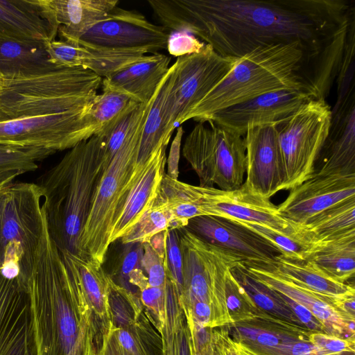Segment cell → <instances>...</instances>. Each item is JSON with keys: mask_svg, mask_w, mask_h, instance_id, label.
<instances>
[{"mask_svg": "<svg viewBox=\"0 0 355 355\" xmlns=\"http://www.w3.org/2000/svg\"><path fill=\"white\" fill-rule=\"evenodd\" d=\"M145 313L131 326L112 329L119 344L130 355H162L161 338Z\"/></svg>", "mask_w": 355, "mask_h": 355, "instance_id": "obj_37", "label": "cell"}, {"mask_svg": "<svg viewBox=\"0 0 355 355\" xmlns=\"http://www.w3.org/2000/svg\"><path fill=\"white\" fill-rule=\"evenodd\" d=\"M139 297L145 314L157 330L164 317L166 286L153 287L148 285L140 292Z\"/></svg>", "mask_w": 355, "mask_h": 355, "instance_id": "obj_47", "label": "cell"}, {"mask_svg": "<svg viewBox=\"0 0 355 355\" xmlns=\"http://www.w3.org/2000/svg\"><path fill=\"white\" fill-rule=\"evenodd\" d=\"M42 200L35 183L13 182L0 211V271L26 288L44 225Z\"/></svg>", "mask_w": 355, "mask_h": 355, "instance_id": "obj_7", "label": "cell"}, {"mask_svg": "<svg viewBox=\"0 0 355 355\" xmlns=\"http://www.w3.org/2000/svg\"><path fill=\"white\" fill-rule=\"evenodd\" d=\"M103 78L81 67L55 65L30 74L5 76L0 85V121L59 114L85 106Z\"/></svg>", "mask_w": 355, "mask_h": 355, "instance_id": "obj_5", "label": "cell"}, {"mask_svg": "<svg viewBox=\"0 0 355 355\" xmlns=\"http://www.w3.org/2000/svg\"><path fill=\"white\" fill-rule=\"evenodd\" d=\"M155 94L103 171L94 195L82 236V248L87 257L102 265L110 245L109 240L114 221L143 165L137 163L141 135Z\"/></svg>", "mask_w": 355, "mask_h": 355, "instance_id": "obj_6", "label": "cell"}, {"mask_svg": "<svg viewBox=\"0 0 355 355\" xmlns=\"http://www.w3.org/2000/svg\"><path fill=\"white\" fill-rule=\"evenodd\" d=\"M171 214L157 198L152 207L120 239L124 245L148 242L158 233L170 230Z\"/></svg>", "mask_w": 355, "mask_h": 355, "instance_id": "obj_39", "label": "cell"}, {"mask_svg": "<svg viewBox=\"0 0 355 355\" xmlns=\"http://www.w3.org/2000/svg\"><path fill=\"white\" fill-rule=\"evenodd\" d=\"M103 146L94 135L69 150L35 183L42 193L49 233L60 252L88 257L82 236L103 173Z\"/></svg>", "mask_w": 355, "mask_h": 355, "instance_id": "obj_4", "label": "cell"}, {"mask_svg": "<svg viewBox=\"0 0 355 355\" xmlns=\"http://www.w3.org/2000/svg\"><path fill=\"white\" fill-rule=\"evenodd\" d=\"M55 65L44 43L0 39V73L3 76L34 73Z\"/></svg>", "mask_w": 355, "mask_h": 355, "instance_id": "obj_32", "label": "cell"}, {"mask_svg": "<svg viewBox=\"0 0 355 355\" xmlns=\"http://www.w3.org/2000/svg\"><path fill=\"white\" fill-rule=\"evenodd\" d=\"M129 245L130 248L124 252L123 256L119 271V283L116 284L130 295L139 297L140 292L149 285L141 263L142 244Z\"/></svg>", "mask_w": 355, "mask_h": 355, "instance_id": "obj_43", "label": "cell"}, {"mask_svg": "<svg viewBox=\"0 0 355 355\" xmlns=\"http://www.w3.org/2000/svg\"><path fill=\"white\" fill-rule=\"evenodd\" d=\"M239 58L223 57L206 44L200 53L177 58L171 66L166 98L167 134L233 69Z\"/></svg>", "mask_w": 355, "mask_h": 355, "instance_id": "obj_11", "label": "cell"}, {"mask_svg": "<svg viewBox=\"0 0 355 355\" xmlns=\"http://www.w3.org/2000/svg\"><path fill=\"white\" fill-rule=\"evenodd\" d=\"M168 143L162 139L139 168L114 221L110 245L120 239L153 205L166 173Z\"/></svg>", "mask_w": 355, "mask_h": 355, "instance_id": "obj_21", "label": "cell"}, {"mask_svg": "<svg viewBox=\"0 0 355 355\" xmlns=\"http://www.w3.org/2000/svg\"><path fill=\"white\" fill-rule=\"evenodd\" d=\"M259 282L304 306L322 324L326 334L355 340V317L338 309L335 301L282 276L271 266L242 263Z\"/></svg>", "mask_w": 355, "mask_h": 355, "instance_id": "obj_16", "label": "cell"}, {"mask_svg": "<svg viewBox=\"0 0 355 355\" xmlns=\"http://www.w3.org/2000/svg\"><path fill=\"white\" fill-rule=\"evenodd\" d=\"M221 355H239L236 345L225 327L218 328Z\"/></svg>", "mask_w": 355, "mask_h": 355, "instance_id": "obj_54", "label": "cell"}, {"mask_svg": "<svg viewBox=\"0 0 355 355\" xmlns=\"http://www.w3.org/2000/svg\"><path fill=\"white\" fill-rule=\"evenodd\" d=\"M146 103H141L133 111L123 116L106 134L99 135L103 139V171L107 168L114 156L123 145L128 134L139 119Z\"/></svg>", "mask_w": 355, "mask_h": 355, "instance_id": "obj_44", "label": "cell"}, {"mask_svg": "<svg viewBox=\"0 0 355 355\" xmlns=\"http://www.w3.org/2000/svg\"><path fill=\"white\" fill-rule=\"evenodd\" d=\"M111 343L114 355H130L124 349H123L115 340L112 331L110 333Z\"/></svg>", "mask_w": 355, "mask_h": 355, "instance_id": "obj_57", "label": "cell"}, {"mask_svg": "<svg viewBox=\"0 0 355 355\" xmlns=\"http://www.w3.org/2000/svg\"><path fill=\"white\" fill-rule=\"evenodd\" d=\"M60 254L72 263L78 275L101 349L104 338L113 328L109 304L111 277L104 270L102 264L89 257L81 258L68 252Z\"/></svg>", "mask_w": 355, "mask_h": 355, "instance_id": "obj_25", "label": "cell"}, {"mask_svg": "<svg viewBox=\"0 0 355 355\" xmlns=\"http://www.w3.org/2000/svg\"><path fill=\"white\" fill-rule=\"evenodd\" d=\"M280 295L283 301L305 329L311 332L325 333L322 324L304 306L282 293H280Z\"/></svg>", "mask_w": 355, "mask_h": 355, "instance_id": "obj_52", "label": "cell"}, {"mask_svg": "<svg viewBox=\"0 0 355 355\" xmlns=\"http://www.w3.org/2000/svg\"><path fill=\"white\" fill-rule=\"evenodd\" d=\"M96 334L91 323L85 324L73 347L67 355H97Z\"/></svg>", "mask_w": 355, "mask_h": 355, "instance_id": "obj_51", "label": "cell"}, {"mask_svg": "<svg viewBox=\"0 0 355 355\" xmlns=\"http://www.w3.org/2000/svg\"><path fill=\"white\" fill-rule=\"evenodd\" d=\"M110 333L104 338L103 345L97 355H114L112 348Z\"/></svg>", "mask_w": 355, "mask_h": 355, "instance_id": "obj_56", "label": "cell"}, {"mask_svg": "<svg viewBox=\"0 0 355 355\" xmlns=\"http://www.w3.org/2000/svg\"><path fill=\"white\" fill-rule=\"evenodd\" d=\"M246 157L245 186L270 198L283 190L286 171L277 124L250 126L244 135Z\"/></svg>", "mask_w": 355, "mask_h": 355, "instance_id": "obj_15", "label": "cell"}, {"mask_svg": "<svg viewBox=\"0 0 355 355\" xmlns=\"http://www.w3.org/2000/svg\"><path fill=\"white\" fill-rule=\"evenodd\" d=\"M272 267L282 276L306 288L329 297L355 295L353 285L338 281L309 261H297L279 255Z\"/></svg>", "mask_w": 355, "mask_h": 355, "instance_id": "obj_30", "label": "cell"}, {"mask_svg": "<svg viewBox=\"0 0 355 355\" xmlns=\"http://www.w3.org/2000/svg\"><path fill=\"white\" fill-rule=\"evenodd\" d=\"M310 99L315 98L304 91L270 92L221 110L207 121L244 136L251 125L280 123Z\"/></svg>", "mask_w": 355, "mask_h": 355, "instance_id": "obj_17", "label": "cell"}, {"mask_svg": "<svg viewBox=\"0 0 355 355\" xmlns=\"http://www.w3.org/2000/svg\"><path fill=\"white\" fill-rule=\"evenodd\" d=\"M160 335L162 355H191L187 318L174 282L168 277L164 317L157 330Z\"/></svg>", "mask_w": 355, "mask_h": 355, "instance_id": "obj_31", "label": "cell"}, {"mask_svg": "<svg viewBox=\"0 0 355 355\" xmlns=\"http://www.w3.org/2000/svg\"><path fill=\"white\" fill-rule=\"evenodd\" d=\"M231 272L258 308L272 316L304 328L283 301L280 293L251 275L242 262L238 261L232 267Z\"/></svg>", "mask_w": 355, "mask_h": 355, "instance_id": "obj_36", "label": "cell"}, {"mask_svg": "<svg viewBox=\"0 0 355 355\" xmlns=\"http://www.w3.org/2000/svg\"><path fill=\"white\" fill-rule=\"evenodd\" d=\"M26 290L37 355H67L93 322L76 270L51 239L46 217Z\"/></svg>", "mask_w": 355, "mask_h": 355, "instance_id": "obj_3", "label": "cell"}, {"mask_svg": "<svg viewBox=\"0 0 355 355\" xmlns=\"http://www.w3.org/2000/svg\"><path fill=\"white\" fill-rule=\"evenodd\" d=\"M169 31L151 23L140 12L117 6L92 26L78 42L104 48L139 50L152 55L166 49Z\"/></svg>", "mask_w": 355, "mask_h": 355, "instance_id": "obj_13", "label": "cell"}, {"mask_svg": "<svg viewBox=\"0 0 355 355\" xmlns=\"http://www.w3.org/2000/svg\"><path fill=\"white\" fill-rule=\"evenodd\" d=\"M187 230L243 263L274 265L280 252L234 220L201 216L188 221Z\"/></svg>", "mask_w": 355, "mask_h": 355, "instance_id": "obj_14", "label": "cell"}, {"mask_svg": "<svg viewBox=\"0 0 355 355\" xmlns=\"http://www.w3.org/2000/svg\"><path fill=\"white\" fill-rule=\"evenodd\" d=\"M184 133L183 128L179 126L175 132V137L171 142L169 154L166 157L167 172L166 174L171 178L178 180L179 161L182 140Z\"/></svg>", "mask_w": 355, "mask_h": 355, "instance_id": "obj_53", "label": "cell"}, {"mask_svg": "<svg viewBox=\"0 0 355 355\" xmlns=\"http://www.w3.org/2000/svg\"><path fill=\"white\" fill-rule=\"evenodd\" d=\"M209 216L266 225L287 234L300 232L299 225L284 218L270 198L252 192L243 184L225 191L205 187Z\"/></svg>", "mask_w": 355, "mask_h": 355, "instance_id": "obj_18", "label": "cell"}, {"mask_svg": "<svg viewBox=\"0 0 355 355\" xmlns=\"http://www.w3.org/2000/svg\"><path fill=\"white\" fill-rule=\"evenodd\" d=\"M166 256L168 276L175 283L179 293L183 284L182 257L178 230H168L166 237Z\"/></svg>", "mask_w": 355, "mask_h": 355, "instance_id": "obj_50", "label": "cell"}, {"mask_svg": "<svg viewBox=\"0 0 355 355\" xmlns=\"http://www.w3.org/2000/svg\"><path fill=\"white\" fill-rule=\"evenodd\" d=\"M234 221L265 239L286 258L304 261L311 241L301 228L297 233L287 234L266 225Z\"/></svg>", "mask_w": 355, "mask_h": 355, "instance_id": "obj_38", "label": "cell"}, {"mask_svg": "<svg viewBox=\"0 0 355 355\" xmlns=\"http://www.w3.org/2000/svg\"><path fill=\"white\" fill-rule=\"evenodd\" d=\"M234 343H235L237 351L239 352V355H251L241 343L235 342V341H234Z\"/></svg>", "mask_w": 355, "mask_h": 355, "instance_id": "obj_58", "label": "cell"}, {"mask_svg": "<svg viewBox=\"0 0 355 355\" xmlns=\"http://www.w3.org/2000/svg\"><path fill=\"white\" fill-rule=\"evenodd\" d=\"M62 40L77 43L94 24L117 6L118 0H47Z\"/></svg>", "mask_w": 355, "mask_h": 355, "instance_id": "obj_27", "label": "cell"}, {"mask_svg": "<svg viewBox=\"0 0 355 355\" xmlns=\"http://www.w3.org/2000/svg\"><path fill=\"white\" fill-rule=\"evenodd\" d=\"M171 66L159 84L145 119L140 139L137 163L144 164L162 139L170 141L167 135L166 98Z\"/></svg>", "mask_w": 355, "mask_h": 355, "instance_id": "obj_34", "label": "cell"}, {"mask_svg": "<svg viewBox=\"0 0 355 355\" xmlns=\"http://www.w3.org/2000/svg\"><path fill=\"white\" fill-rule=\"evenodd\" d=\"M3 76L0 73V85L1 84L2 80H3Z\"/></svg>", "mask_w": 355, "mask_h": 355, "instance_id": "obj_60", "label": "cell"}, {"mask_svg": "<svg viewBox=\"0 0 355 355\" xmlns=\"http://www.w3.org/2000/svg\"><path fill=\"white\" fill-rule=\"evenodd\" d=\"M102 92L88 104L87 113L95 135L106 134L123 116L141 103L102 83Z\"/></svg>", "mask_w": 355, "mask_h": 355, "instance_id": "obj_33", "label": "cell"}, {"mask_svg": "<svg viewBox=\"0 0 355 355\" xmlns=\"http://www.w3.org/2000/svg\"><path fill=\"white\" fill-rule=\"evenodd\" d=\"M331 117L332 110L325 100L310 99L277 125L286 171L283 190H291L313 176Z\"/></svg>", "mask_w": 355, "mask_h": 355, "instance_id": "obj_10", "label": "cell"}, {"mask_svg": "<svg viewBox=\"0 0 355 355\" xmlns=\"http://www.w3.org/2000/svg\"><path fill=\"white\" fill-rule=\"evenodd\" d=\"M310 332L306 331L293 335L272 347H251L241 344L251 355H321L309 340Z\"/></svg>", "mask_w": 355, "mask_h": 355, "instance_id": "obj_45", "label": "cell"}, {"mask_svg": "<svg viewBox=\"0 0 355 355\" xmlns=\"http://www.w3.org/2000/svg\"><path fill=\"white\" fill-rule=\"evenodd\" d=\"M178 231L182 257V304L206 303L213 310L216 328L232 324L225 304V280L228 270L240 261L186 227Z\"/></svg>", "mask_w": 355, "mask_h": 355, "instance_id": "obj_9", "label": "cell"}, {"mask_svg": "<svg viewBox=\"0 0 355 355\" xmlns=\"http://www.w3.org/2000/svg\"><path fill=\"white\" fill-rule=\"evenodd\" d=\"M168 230L154 236L142 244L141 266L148 284L153 287H164L168 279L166 237Z\"/></svg>", "mask_w": 355, "mask_h": 355, "instance_id": "obj_40", "label": "cell"}, {"mask_svg": "<svg viewBox=\"0 0 355 355\" xmlns=\"http://www.w3.org/2000/svg\"><path fill=\"white\" fill-rule=\"evenodd\" d=\"M0 355H37L28 291L1 271Z\"/></svg>", "mask_w": 355, "mask_h": 355, "instance_id": "obj_19", "label": "cell"}, {"mask_svg": "<svg viewBox=\"0 0 355 355\" xmlns=\"http://www.w3.org/2000/svg\"><path fill=\"white\" fill-rule=\"evenodd\" d=\"M58 28L47 0H0V39L46 44Z\"/></svg>", "mask_w": 355, "mask_h": 355, "instance_id": "obj_23", "label": "cell"}, {"mask_svg": "<svg viewBox=\"0 0 355 355\" xmlns=\"http://www.w3.org/2000/svg\"><path fill=\"white\" fill-rule=\"evenodd\" d=\"M308 338L321 355H354L355 340L322 332H310Z\"/></svg>", "mask_w": 355, "mask_h": 355, "instance_id": "obj_48", "label": "cell"}, {"mask_svg": "<svg viewBox=\"0 0 355 355\" xmlns=\"http://www.w3.org/2000/svg\"><path fill=\"white\" fill-rule=\"evenodd\" d=\"M353 90L332 111L329 135L315 163L313 175L355 174L354 92L349 96Z\"/></svg>", "mask_w": 355, "mask_h": 355, "instance_id": "obj_22", "label": "cell"}, {"mask_svg": "<svg viewBox=\"0 0 355 355\" xmlns=\"http://www.w3.org/2000/svg\"><path fill=\"white\" fill-rule=\"evenodd\" d=\"M187 322L191 355H221L218 328L202 327L192 322Z\"/></svg>", "mask_w": 355, "mask_h": 355, "instance_id": "obj_46", "label": "cell"}, {"mask_svg": "<svg viewBox=\"0 0 355 355\" xmlns=\"http://www.w3.org/2000/svg\"><path fill=\"white\" fill-rule=\"evenodd\" d=\"M299 43L259 47L239 58L231 71L185 116L206 122L217 112L264 94L287 89L325 100L331 85Z\"/></svg>", "mask_w": 355, "mask_h": 355, "instance_id": "obj_2", "label": "cell"}, {"mask_svg": "<svg viewBox=\"0 0 355 355\" xmlns=\"http://www.w3.org/2000/svg\"><path fill=\"white\" fill-rule=\"evenodd\" d=\"M311 241L355 230V197L331 206L300 225Z\"/></svg>", "mask_w": 355, "mask_h": 355, "instance_id": "obj_35", "label": "cell"}, {"mask_svg": "<svg viewBox=\"0 0 355 355\" xmlns=\"http://www.w3.org/2000/svg\"><path fill=\"white\" fill-rule=\"evenodd\" d=\"M49 60L54 64L81 67L102 78L144 59L147 54L139 50H125L94 46L80 42L53 40L46 44Z\"/></svg>", "mask_w": 355, "mask_h": 355, "instance_id": "obj_24", "label": "cell"}, {"mask_svg": "<svg viewBox=\"0 0 355 355\" xmlns=\"http://www.w3.org/2000/svg\"><path fill=\"white\" fill-rule=\"evenodd\" d=\"M162 26L193 35L223 57L300 44L334 82L354 6L345 0H150Z\"/></svg>", "mask_w": 355, "mask_h": 355, "instance_id": "obj_1", "label": "cell"}, {"mask_svg": "<svg viewBox=\"0 0 355 355\" xmlns=\"http://www.w3.org/2000/svg\"><path fill=\"white\" fill-rule=\"evenodd\" d=\"M225 327L234 341L248 347L261 348L277 346L289 336L308 331L265 311L254 319L230 324Z\"/></svg>", "mask_w": 355, "mask_h": 355, "instance_id": "obj_29", "label": "cell"}, {"mask_svg": "<svg viewBox=\"0 0 355 355\" xmlns=\"http://www.w3.org/2000/svg\"><path fill=\"white\" fill-rule=\"evenodd\" d=\"M88 104L59 114L0 121V144L42 147L55 153L71 149L95 135Z\"/></svg>", "mask_w": 355, "mask_h": 355, "instance_id": "obj_12", "label": "cell"}, {"mask_svg": "<svg viewBox=\"0 0 355 355\" xmlns=\"http://www.w3.org/2000/svg\"><path fill=\"white\" fill-rule=\"evenodd\" d=\"M22 173L17 171H0V190H2L14 182V180Z\"/></svg>", "mask_w": 355, "mask_h": 355, "instance_id": "obj_55", "label": "cell"}, {"mask_svg": "<svg viewBox=\"0 0 355 355\" xmlns=\"http://www.w3.org/2000/svg\"><path fill=\"white\" fill-rule=\"evenodd\" d=\"M9 187V186H8ZM6 188L2 189V190H0V211L3 207V202H4V200H5V196H6Z\"/></svg>", "mask_w": 355, "mask_h": 355, "instance_id": "obj_59", "label": "cell"}, {"mask_svg": "<svg viewBox=\"0 0 355 355\" xmlns=\"http://www.w3.org/2000/svg\"><path fill=\"white\" fill-rule=\"evenodd\" d=\"M198 122L187 136L182 155L197 174L200 186L225 191L240 187L246 168L244 136L212 121Z\"/></svg>", "mask_w": 355, "mask_h": 355, "instance_id": "obj_8", "label": "cell"}, {"mask_svg": "<svg viewBox=\"0 0 355 355\" xmlns=\"http://www.w3.org/2000/svg\"><path fill=\"white\" fill-rule=\"evenodd\" d=\"M206 44L193 35L184 31H170L166 49L168 53L176 58L198 53Z\"/></svg>", "mask_w": 355, "mask_h": 355, "instance_id": "obj_49", "label": "cell"}, {"mask_svg": "<svg viewBox=\"0 0 355 355\" xmlns=\"http://www.w3.org/2000/svg\"><path fill=\"white\" fill-rule=\"evenodd\" d=\"M231 268L226 276L225 297L232 324L254 319L263 311L257 306L247 292L236 281L231 272Z\"/></svg>", "mask_w": 355, "mask_h": 355, "instance_id": "obj_42", "label": "cell"}, {"mask_svg": "<svg viewBox=\"0 0 355 355\" xmlns=\"http://www.w3.org/2000/svg\"><path fill=\"white\" fill-rule=\"evenodd\" d=\"M55 153L42 147L0 144V171H17L22 174L34 171L38 163Z\"/></svg>", "mask_w": 355, "mask_h": 355, "instance_id": "obj_41", "label": "cell"}, {"mask_svg": "<svg viewBox=\"0 0 355 355\" xmlns=\"http://www.w3.org/2000/svg\"><path fill=\"white\" fill-rule=\"evenodd\" d=\"M171 58L163 53L147 55L111 76L102 83L119 91L139 103L151 99L159 84L167 73Z\"/></svg>", "mask_w": 355, "mask_h": 355, "instance_id": "obj_26", "label": "cell"}, {"mask_svg": "<svg viewBox=\"0 0 355 355\" xmlns=\"http://www.w3.org/2000/svg\"><path fill=\"white\" fill-rule=\"evenodd\" d=\"M354 197L355 174L313 175L291 189L277 207L284 218L302 225L322 211Z\"/></svg>", "mask_w": 355, "mask_h": 355, "instance_id": "obj_20", "label": "cell"}, {"mask_svg": "<svg viewBox=\"0 0 355 355\" xmlns=\"http://www.w3.org/2000/svg\"><path fill=\"white\" fill-rule=\"evenodd\" d=\"M305 260L338 281L347 283L355 274V230L311 241Z\"/></svg>", "mask_w": 355, "mask_h": 355, "instance_id": "obj_28", "label": "cell"}]
</instances>
